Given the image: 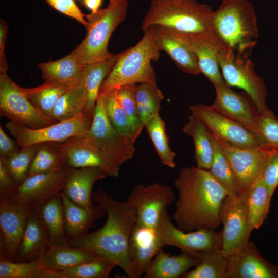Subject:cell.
<instances>
[{"label": "cell", "instance_id": "1", "mask_svg": "<svg viewBox=\"0 0 278 278\" xmlns=\"http://www.w3.org/2000/svg\"><path fill=\"white\" fill-rule=\"evenodd\" d=\"M174 186L178 196L171 219L178 228L189 232L220 227V210L228 194L209 170L183 168Z\"/></svg>", "mask_w": 278, "mask_h": 278}, {"label": "cell", "instance_id": "2", "mask_svg": "<svg viewBox=\"0 0 278 278\" xmlns=\"http://www.w3.org/2000/svg\"><path fill=\"white\" fill-rule=\"evenodd\" d=\"M94 202L102 206L107 214L105 224L97 230L80 238L68 239L70 246L87 250L118 266L128 277L134 278L129 254L131 234L136 223V213L127 200L113 199L101 187L92 193Z\"/></svg>", "mask_w": 278, "mask_h": 278}, {"label": "cell", "instance_id": "3", "mask_svg": "<svg viewBox=\"0 0 278 278\" xmlns=\"http://www.w3.org/2000/svg\"><path fill=\"white\" fill-rule=\"evenodd\" d=\"M212 30L228 49L250 56L259 34L253 5L247 0H223L214 11Z\"/></svg>", "mask_w": 278, "mask_h": 278}, {"label": "cell", "instance_id": "4", "mask_svg": "<svg viewBox=\"0 0 278 278\" xmlns=\"http://www.w3.org/2000/svg\"><path fill=\"white\" fill-rule=\"evenodd\" d=\"M214 11L196 0H152L142 30L159 26L186 34L206 32L212 30Z\"/></svg>", "mask_w": 278, "mask_h": 278}, {"label": "cell", "instance_id": "5", "mask_svg": "<svg viewBox=\"0 0 278 278\" xmlns=\"http://www.w3.org/2000/svg\"><path fill=\"white\" fill-rule=\"evenodd\" d=\"M144 33L136 45L121 52L118 60L103 81L98 97L126 84L156 83L151 61L159 59L160 50L154 40L153 27Z\"/></svg>", "mask_w": 278, "mask_h": 278}, {"label": "cell", "instance_id": "6", "mask_svg": "<svg viewBox=\"0 0 278 278\" xmlns=\"http://www.w3.org/2000/svg\"><path fill=\"white\" fill-rule=\"evenodd\" d=\"M128 7L127 0H119L95 13L85 14L88 23L86 36L70 53L78 63L91 64L113 55L108 50V43L112 33L126 19Z\"/></svg>", "mask_w": 278, "mask_h": 278}, {"label": "cell", "instance_id": "7", "mask_svg": "<svg viewBox=\"0 0 278 278\" xmlns=\"http://www.w3.org/2000/svg\"><path fill=\"white\" fill-rule=\"evenodd\" d=\"M249 56L225 48L219 56V64L227 85L243 90L252 99L258 113H261L268 108L267 92Z\"/></svg>", "mask_w": 278, "mask_h": 278}, {"label": "cell", "instance_id": "8", "mask_svg": "<svg viewBox=\"0 0 278 278\" xmlns=\"http://www.w3.org/2000/svg\"><path fill=\"white\" fill-rule=\"evenodd\" d=\"M213 136L229 162L237 181L240 197L244 199L250 188L262 177L270 158L278 150L267 147H240Z\"/></svg>", "mask_w": 278, "mask_h": 278}, {"label": "cell", "instance_id": "9", "mask_svg": "<svg viewBox=\"0 0 278 278\" xmlns=\"http://www.w3.org/2000/svg\"><path fill=\"white\" fill-rule=\"evenodd\" d=\"M82 136L119 166L130 160L135 151V141L130 135L120 133L111 125L101 97H97L91 125Z\"/></svg>", "mask_w": 278, "mask_h": 278}, {"label": "cell", "instance_id": "10", "mask_svg": "<svg viewBox=\"0 0 278 278\" xmlns=\"http://www.w3.org/2000/svg\"><path fill=\"white\" fill-rule=\"evenodd\" d=\"M92 120L84 114L38 128H30L10 120L5 126L19 146L25 148L47 142H62L74 136H83L89 129Z\"/></svg>", "mask_w": 278, "mask_h": 278}, {"label": "cell", "instance_id": "11", "mask_svg": "<svg viewBox=\"0 0 278 278\" xmlns=\"http://www.w3.org/2000/svg\"><path fill=\"white\" fill-rule=\"evenodd\" d=\"M167 208L161 213L155 228L162 245L172 246L181 251H219L222 245V231L202 229L186 232L180 229L172 222Z\"/></svg>", "mask_w": 278, "mask_h": 278}, {"label": "cell", "instance_id": "12", "mask_svg": "<svg viewBox=\"0 0 278 278\" xmlns=\"http://www.w3.org/2000/svg\"><path fill=\"white\" fill-rule=\"evenodd\" d=\"M219 217L223 225L220 251L229 256L248 243L253 230L245 199L241 197L227 195L221 205Z\"/></svg>", "mask_w": 278, "mask_h": 278}, {"label": "cell", "instance_id": "13", "mask_svg": "<svg viewBox=\"0 0 278 278\" xmlns=\"http://www.w3.org/2000/svg\"><path fill=\"white\" fill-rule=\"evenodd\" d=\"M0 114L10 121L30 128L50 125L57 121L42 114L24 94L23 88L7 73L0 74Z\"/></svg>", "mask_w": 278, "mask_h": 278}, {"label": "cell", "instance_id": "14", "mask_svg": "<svg viewBox=\"0 0 278 278\" xmlns=\"http://www.w3.org/2000/svg\"><path fill=\"white\" fill-rule=\"evenodd\" d=\"M68 168L28 176L5 200L34 210L62 192Z\"/></svg>", "mask_w": 278, "mask_h": 278}, {"label": "cell", "instance_id": "15", "mask_svg": "<svg viewBox=\"0 0 278 278\" xmlns=\"http://www.w3.org/2000/svg\"><path fill=\"white\" fill-rule=\"evenodd\" d=\"M172 188L158 183L134 186L127 200L135 208L136 224L139 226L155 229L163 211L175 201Z\"/></svg>", "mask_w": 278, "mask_h": 278}, {"label": "cell", "instance_id": "16", "mask_svg": "<svg viewBox=\"0 0 278 278\" xmlns=\"http://www.w3.org/2000/svg\"><path fill=\"white\" fill-rule=\"evenodd\" d=\"M189 109L215 136L240 147H262L250 130L217 112L211 105L199 103L189 106Z\"/></svg>", "mask_w": 278, "mask_h": 278}, {"label": "cell", "instance_id": "17", "mask_svg": "<svg viewBox=\"0 0 278 278\" xmlns=\"http://www.w3.org/2000/svg\"><path fill=\"white\" fill-rule=\"evenodd\" d=\"M31 210L0 201L1 259L14 261Z\"/></svg>", "mask_w": 278, "mask_h": 278}, {"label": "cell", "instance_id": "18", "mask_svg": "<svg viewBox=\"0 0 278 278\" xmlns=\"http://www.w3.org/2000/svg\"><path fill=\"white\" fill-rule=\"evenodd\" d=\"M69 167H98L108 176L117 177L120 166L106 157L85 138L74 136L60 142Z\"/></svg>", "mask_w": 278, "mask_h": 278}, {"label": "cell", "instance_id": "19", "mask_svg": "<svg viewBox=\"0 0 278 278\" xmlns=\"http://www.w3.org/2000/svg\"><path fill=\"white\" fill-rule=\"evenodd\" d=\"M153 28L154 40L160 51H165L183 72L195 75L201 73L186 34L163 26Z\"/></svg>", "mask_w": 278, "mask_h": 278}, {"label": "cell", "instance_id": "20", "mask_svg": "<svg viewBox=\"0 0 278 278\" xmlns=\"http://www.w3.org/2000/svg\"><path fill=\"white\" fill-rule=\"evenodd\" d=\"M215 89L216 98L211 106L252 131L259 113L250 97L234 91L225 83Z\"/></svg>", "mask_w": 278, "mask_h": 278}, {"label": "cell", "instance_id": "21", "mask_svg": "<svg viewBox=\"0 0 278 278\" xmlns=\"http://www.w3.org/2000/svg\"><path fill=\"white\" fill-rule=\"evenodd\" d=\"M190 45L196 55L199 67L214 86L225 83L220 71L218 58L227 48L211 31L196 34H187Z\"/></svg>", "mask_w": 278, "mask_h": 278}, {"label": "cell", "instance_id": "22", "mask_svg": "<svg viewBox=\"0 0 278 278\" xmlns=\"http://www.w3.org/2000/svg\"><path fill=\"white\" fill-rule=\"evenodd\" d=\"M228 258V278H278V266L265 259L252 241Z\"/></svg>", "mask_w": 278, "mask_h": 278}, {"label": "cell", "instance_id": "23", "mask_svg": "<svg viewBox=\"0 0 278 278\" xmlns=\"http://www.w3.org/2000/svg\"><path fill=\"white\" fill-rule=\"evenodd\" d=\"M108 175L95 167H70L62 193L79 206L90 208L94 206L92 189L97 181Z\"/></svg>", "mask_w": 278, "mask_h": 278}, {"label": "cell", "instance_id": "24", "mask_svg": "<svg viewBox=\"0 0 278 278\" xmlns=\"http://www.w3.org/2000/svg\"><path fill=\"white\" fill-rule=\"evenodd\" d=\"M155 229L134 225L129 250L134 278L140 277L158 252L163 249Z\"/></svg>", "mask_w": 278, "mask_h": 278}, {"label": "cell", "instance_id": "25", "mask_svg": "<svg viewBox=\"0 0 278 278\" xmlns=\"http://www.w3.org/2000/svg\"><path fill=\"white\" fill-rule=\"evenodd\" d=\"M66 235L68 239L82 237L89 234L90 228L101 218L106 211L97 204L90 208L76 205L61 192Z\"/></svg>", "mask_w": 278, "mask_h": 278}, {"label": "cell", "instance_id": "26", "mask_svg": "<svg viewBox=\"0 0 278 278\" xmlns=\"http://www.w3.org/2000/svg\"><path fill=\"white\" fill-rule=\"evenodd\" d=\"M49 239L44 223L31 211L14 262H27L39 258L48 247Z\"/></svg>", "mask_w": 278, "mask_h": 278}, {"label": "cell", "instance_id": "27", "mask_svg": "<svg viewBox=\"0 0 278 278\" xmlns=\"http://www.w3.org/2000/svg\"><path fill=\"white\" fill-rule=\"evenodd\" d=\"M170 256L161 249L145 271V278H177L182 277L189 269L196 266L199 259L185 252Z\"/></svg>", "mask_w": 278, "mask_h": 278}, {"label": "cell", "instance_id": "28", "mask_svg": "<svg viewBox=\"0 0 278 278\" xmlns=\"http://www.w3.org/2000/svg\"><path fill=\"white\" fill-rule=\"evenodd\" d=\"M44 223L49 234L48 247L68 246L66 235L61 193L31 210Z\"/></svg>", "mask_w": 278, "mask_h": 278}, {"label": "cell", "instance_id": "29", "mask_svg": "<svg viewBox=\"0 0 278 278\" xmlns=\"http://www.w3.org/2000/svg\"><path fill=\"white\" fill-rule=\"evenodd\" d=\"M120 55L121 53L113 54L105 60L83 65L82 81L86 95L84 113L92 119L101 85Z\"/></svg>", "mask_w": 278, "mask_h": 278}, {"label": "cell", "instance_id": "30", "mask_svg": "<svg viewBox=\"0 0 278 278\" xmlns=\"http://www.w3.org/2000/svg\"><path fill=\"white\" fill-rule=\"evenodd\" d=\"M182 132L193 140L197 167L209 170L214 153L212 134L209 130L198 118L192 114L184 124Z\"/></svg>", "mask_w": 278, "mask_h": 278}, {"label": "cell", "instance_id": "31", "mask_svg": "<svg viewBox=\"0 0 278 278\" xmlns=\"http://www.w3.org/2000/svg\"><path fill=\"white\" fill-rule=\"evenodd\" d=\"M79 81H45L41 85L34 88H23V91L39 111L47 118L53 119V110L59 97Z\"/></svg>", "mask_w": 278, "mask_h": 278}, {"label": "cell", "instance_id": "32", "mask_svg": "<svg viewBox=\"0 0 278 278\" xmlns=\"http://www.w3.org/2000/svg\"><path fill=\"white\" fill-rule=\"evenodd\" d=\"M42 257L46 267L53 271H60L100 257L87 250L70 245L48 247Z\"/></svg>", "mask_w": 278, "mask_h": 278}, {"label": "cell", "instance_id": "33", "mask_svg": "<svg viewBox=\"0 0 278 278\" xmlns=\"http://www.w3.org/2000/svg\"><path fill=\"white\" fill-rule=\"evenodd\" d=\"M192 254L199 259V263L183 278H228L229 258L220 251H198Z\"/></svg>", "mask_w": 278, "mask_h": 278}, {"label": "cell", "instance_id": "34", "mask_svg": "<svg viewBox=\"0 0 278 278\" xmlns=\"http://www.w3.org/2000/svg\"><path fill=\"white\" fill-rule=\"evenodd\" d=\"M70 168L60 142L38 144L36 153L29 167L27 177L35 174L62 170Z\"/></svg>", "mask_w": 278, "mask_h": 278}, {"label": "cell", "instance_id": "35", "mask_svg": "<svg viewBox=\"0 0 278 278\" xmlns=\"http://www.w3.org/2000/svg\"><path fill=\"white\" fill-rule=\"evenodd\" d=\"M86 102V91L82 79L59 97L54 107L52 118L60 121L84 114Z\"/></svg>", "mask_w": 278, "mask_h": 278}, {"label": "cell", "instance_id": "36", "mask_svg": "<svg viewBox=\"0 0 278 278\" xmlns=\"http://www.w3.org/2000/svg\"><path fill=\"white\" fill-rule=\"evenodd\" d=\"M0 278H59L45 266L42 255L27 262L0 260Z\"/></svg>", "mask_w": 278, "mask_h": 278}, {"label": "cell", "instance_id": "37", "mask_svg": "<svg viewBox=\"0 0 278 278\" xmlns=\"http://www.w3.org/2000/svg\"><path fill=\"white\" fill-rule=\"evenodd\" d=\"M42 77L49 81H79L83 76V65L70 54L56 61L40 63Z\"/></svg>", "mask_w": 278, "mask_h": 278}, {"label": "cell", "instance_id": "38", "mask_svg": "<svg viewBox=\"0 0 278 278\" xmlns=\"http://www.w3.org/2000/svg\"><path fill=\"white\" fill-rule=\"evenodd\" d=\"M271 198L263 177L247 193L244 199L253 229H258L263 225L268 216Z\"/></svg>", "mask_w": 278, "mask_h": 278}, {"label": "cell", "instance_id": "39", "mask_svg": "<svg viewBox=\"0 0 278 278\" xmlns=\"http://www.w3.org/2000/svg\"><path fill=\"white\" fill-rule=\"evenodd\" d=\"M164 97L156 83H142L135 88V99L140 122L145 127L148 121L159 114Z\"/></svg>", "mask_w": 278, "mask_h": 278}, {"label": "cell", "instance_id": "40", "mask_svg": "<svg viewBox=\"0 0 278 278\" xmlns=\"http://www.w3.org/2000/svg\"><path fill=\"white\" fill-rule=\"evenodd\" d=\"M212 137L214 147V153L209 171L225 190L228 195L240 197V191L237 181L229 162L221 150L216 138L212 134Z\"/></svg>", "mask_w": 278, "mask_h": 278}, {"label": "cell", "instance_id": "41", "mask_svg": "<svg viewBox=\"0 0 278 278\" xmlns=\"http://www.w3.org/2000/svg\"><path fill=\"white\" fill-rule=\"evenodd\" d=\"M145 127L161 163L170 168H174L176 154L169 145L165 124L159 114L151 118L145 125Z\"/></svg>", "mask_w": 278, "mask_h": 278}, {"label": "cell", "instance_id": "42", "mask_svg": "<svg viewBox=\"0 0 278 278\" xmlns=\"http://www.w3.org/2000/svg\"><path fill=\"white\" fill-rule=\"evenodd\" d=\"M116 265L98 257L60 271H55L59 278H107Z\"/></svg>", "mask_w": 278, "mask_h": 278}, {"label": "cell", "instance_id": "43", "mask_svg": "<svg viewBox=\"0 0 278 278\" xmlns=\"http://www.w3.org/2000/svg\"><path fill=\"white\" fill-rule=\"evenodd\" d=\"M251 132L260 146L278 150V118L271 110L258 113Z\"/></svg>", "mask_w": 278, "mask_h": 278}, {"label": "cell", "instance_id": "44", "mask_svg": "<svg viewBox=\"0 0 278 278\" xmlns=\"http://www.w3.org/2000/svg\"><path fill=\"white\" fill-rule=\"evenodd\" d=\"M38 146V144L21 148L14 154L0 158V162L19 185L27 177L28 171Z\"/></svg>", "mask_w": 278, "mask_h": 278}, {"label": "cell", "instance_id": "45", "mask_svg": "<svg viewBox=\"0 0 278 278\" xmlns=\"http://www.w3.org/2000/svg\"><path fill=\"white\" fill-rule=\"evenodd\" d=\"M136 84H126L116 89L118 99L128 117L130 136L135 141L144 128L141 124L135 99Z\"/></svg>", "mask_w": 278, "mask_h": 278}, {"label": "cell", "instance_id": "46", "mask_svg": "<svg viewBox=\"0 0 278 278\" xmlns=\"http://www.w3.org/2000/svg\"><path fill=\"white\" fill-rule=\"evenodd\" d=\"M105 111L112 127L120 133L130 135V126L127 115L114 90L101 97Z\"/></svg>", "mask_w": 278, "mask_h": 278}, {"label": "cell", "instance_id": "47", "mask_svg": "<svg viewBox=\"0 0 278 278\" xmlns=\"http://www.w3.org/2000/svg\"><path fill=\"white\" fill-rule=\"evenodd\" d=\"M51 7L59 12L76 20L85 28L88 22L74 0H45Z\"/></svg>", "mask_w": 278, "mask_h": 278}, {"label": "cell", "instance_id": "48", "mask_svg": "<svg viewBox=\"0 0 278 278\" xmlns=\"http://www.w3.org/2000/svg\"><path fill=\"white\" fill-rule=\"evenodd\" d=\"M262 177L272 198L278 186V150L270 158Z\"/></svg>", "mask_w": 278, "mask_h": 278}, {"label": "cell", "instance_id": "49", "mask_svg": "<svg viewBox=\"0 0 278 278\" xmlns=\"http://www.w3.org/2000/svg\"><path fill=\"white\" fill-rule=\"evenodd\" d=\"M19 184L0 162V201L6 200Z\"/></svg>", "mask_w": 278, "mask_h": 278}, {"label": "cell", "instance_id": "50", "mask_svg": "<svg viewBox=\"0 0 278 278\" xmlns=\"http://www.w3.org/2000/svg\"><path fill=\"white\" fill-rule=\"evenodd\" d=\"M20 149L16 141L9 137L0 125V158L14 154Z\"/></svg>", "mask_w": 278, "mask_h": 278}, {"label": "cell", "instance_id": "51", "mask_svg": "<svg viewBox=\"0 0 278 278\" xmlns=\"http://www.w3.org/2000/svg\"><path fill=\"white\" fill-rule=\"evenodd\" d=\"M8 31L5 21L0 20V74L7 73L8 64L4 53L5 46Z\"/></svg>", "mask_w": 278, "mask_h": 278}, {"label": "cell", "instance_id": "52", "mask_svg": "<svg viewBox=\"0 0 278 278\" xmlns=\"http://www.w3.org/2000/svg\"><path fill=\"white\" fill-rule=\"evenodd\" d=\"M103 0H83V4L91 11V13H95L99 9Z\"/></svg>", "mask_w": 278, "mask_h": 278}, {"label": "cell", "instance_id": "53", "mask_svg": "<svg viewBox=\"0 0 278 278\" xmlns=\"http://www.w3.org/2000/svg\"><path fill=\"white\" fill-rule=\"evenodd\" d=\"M109 3H115L116 2L118 1L119 0H109Z\"/></svg>", "mask_w": 278, "mask_h": 278}]
</instances>
